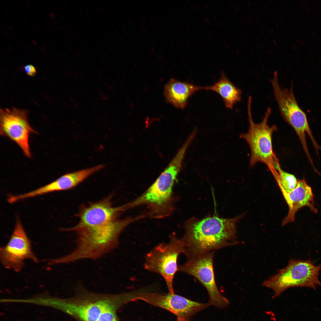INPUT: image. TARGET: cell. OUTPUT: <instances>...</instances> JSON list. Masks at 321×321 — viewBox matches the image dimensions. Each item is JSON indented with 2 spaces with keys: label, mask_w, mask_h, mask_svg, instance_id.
I'll use <instances>...</instances> for the list:
<instances>
[{
  "label": "cell",
  "mask_w": 321,
  "mask_h": 321,
  "mask_svg": "<svg viewBox=\"0 0 321 321\" xmlns=\"http://www.w3.org/2000/svg\"><path fill=\"white\" fill-rule=\"evenodd\" d=\"M242 216L231 219L214 216L191 221L186 226L182 238L185 244L183 253L189 259L237 243L234 241L235 224Z\"/></svg>",
  "instance_id": "cell-1"
},
{
  "label": "cell",
  "mask_w": 321,
  "mask_h": 321,
  "mask_svg": "<svg viewBox=\"0 0 321 321\" xmlns=\"http://www.w3.org/2000/svg\"><path fill=\"white\" fill-rule=\"evenodd\" d=\"M136 218L117 219L108 223L94 227L78 226L62 229L65 231L74 232L77 236V245L69 254L63 256L64 264L78 260L100 258L117 247L119 237L123 229Z\"/></svg>",
  "instance_id": "cell-2"
},
{
  "label": "cell",
  "mask_w": 321,
  "mask_h": 321,
  "mask_svg": "<svg viewBox=\"0 0 321 321\" xmlns=\"http://www.w3.org/2000/svg\"><path fill=\"white\" fill-rule=\"evenodd\" d=\"M129 298L128 293L98 294L82 287L68 301L66 312L79 321H119L117 310Z\"/></svg>",
  "instance_id": "cell-3"
},
{
  "label": "cell",
  "mask_w": 321,
  "mask_h": 321,
  "mask_svg": "<svg viewBox=\"0 0 321 321\" xmlns=\"http://www.w3.org/2000/svg\"><path fill=\"white\" fill-rule=\"evenodd\" d=\"M252 97L249 96L247 102V112L249 127L248 132L242 133L240 138L248 143L251 151L249 164L251 167L258 162L264 163L272 173L275 170L274 165L277 160L273 149L272 135L277 129L275 125L270 126L268 120L271 113L270 108L268 107L262 121L256 123L253 120L251 112Z\"/></svg>",
  "instance_id": "cell-4"
},
{
  "label": "cell",
  "mask_w": 321,
  "mask_h": 321,
  "mask_svg": "<svg viewBox=\"0 0 321 321\" xmlns=\"http://www.w3.org/2000/svg\"><path fill=\"white\" fill-rule=\"evenodd\" d=\"M321 264L315 265L310 260L291 259L287 265L278 273L265 281L262 285L274 292L273 298L279 296L287 289L296 287L316 289L321 286L318 276Z\"/></svg>",
  "instance_id": "cell-5"
},
{
  "label": "cell",
  "mask_w": 321,
  "mask_h": 321,
  "mask_svg": "<svg viewBox=\"0 0 321 321\" xmlns=\"http://www.w3.org/2000/svg\"><path fill=\"white\" fill-rule=\"evenodd\" d=\"M274 96L281 114L285 120L294 129L300 141L304 152L309 161L311 158L306 141V133L309 136L317 153L321 150L315 140L308 124L305 113L299 106L295 97L292 86L289 89L280 86L276 71L270 80Z\"/></svg>",
  "instance_id": "cell-6"
},
{
  "label": "cell",
  "mask_w": 321,
  "mask_h": 321,
  "mask_svg": "<svg viewBox=\"0 0 321 321\" xmlns=\"http://www.w3.org/2000/svg\"><path fill=\"white\" fill-rule=\"evenodd\" d=\"M186 151L180 149L167 167L140 196L127 204L128 208L147 205L155 211L166 207L171 200L172 188L182 167Z\"/></svg>",
  "instance_id": "cell-7"
},
{
  "label": "cell",
  "mask_w": 321,
  "mask_h": 321,
  "mask_svg": "<svg viewBox=\"0 0 321 321\" xmlns=\"http://www.w3.org/2000/svg\"><path fill=\"white\" fill-rule=\"evenodd\" d=\"M170 238L168 243L159 244L147 254L144 267L162 276L169 292L173 294V281L178 271L177 259L179 255L183 252L185 244L182 238L179 239L174 235Z\"/></svg>",
  "instance_id": "cell-8"
},
{
  "label": "cell",
  "mask_w": 321,
  "mask_h": 321,
  "mask_svg": "<svg viewBox=\"0 0 321 321\" xmlns=\"http://www.w3.org/2000/svg\"><path fill=\"white\" fill-rule=\"evenodd\" d=\"M214 252L210 251L189 258L185 263L179 266L178 271L192 275L204 286L209 296L208 304L221 308L229 302L218 290L216 284L213 265Z\"/></svg>",
  "instance_id": "cell-9"
},
{
  "label": "cell",
  "mask_w": 321,
  "mask_h": 321,
  "mask_svg": "<svg viewBox=\"0 0 321 321\" xmlns=\"http://www.w3.org/2000/svg\"><path fill=\"white\" fill-rule=\"evenodd\" d=\"M26 109L14 107L0 109V133L16 143L26 157L31 158L29 136L37 133L30 125Z\"/></svg>",
  "instance_id": "cell-10"
},
{
  "label": "cell",
  "mask_w": 321,
  "mask_h": 321,
  "mask_svg": "<svg viewBox=\"0 0 321 321\" xmlns=\"http://www.w3.org/2000/svg\"><path fill=\"white\" fill-rule=\"evenodd\" d=\"M0 259L5 268L18 272L23 268L26 260H30L35 262L38 261L32 251L30 241L18 216L9 241L4 246L0 248Z\"/></svg>",
  "instance_id": "cell-11"
},
{
  "label": "cell",
  "mask_w": 321,
  "mask_h": 321,
  "mask_svg": "<svg viewBox=\"0 0 321 321\" xmlns=\"http://www.w3.org/2000/svg\"><path fill=\"white\" fill-rule=\"evenodd\" d=\"M134 300L144 301L152 305L165 309L187 321L194 314L207 307L208 303L192 300L175 293L160 294L149 292L138 293Z\"/></svg>",
  "instance_id": "cell-12"
},
{
  "label": "cell",
  "mask_w": 321,
  "mask_h": 321,
  "mask_svg": "<svg viewBox=\"0 0 321 321\" xmlns=\"http://www.w3.org/2000/svg\"><path fill=\"white\" fill-rule=\"evenodd\" d=\"M112 195L97 202L81 205L76 216V225L93 227L106 224L118 218L121 213L127 209L126 204L114 207Z\"/></svg>",
  "instance_id": "cell-13"
},
{
  "label": "cell",
  "mask_w": 321,
  "mask_h": 321,
  "mask_svg": "<svg viewBox=\"0 0 321 321\" xmlns=\"http://www.w3.org/2000/svg\"><path fill=\"white\" fill-rule=\"evenodd\" d=\"M104 168V165L100 164L67 173L43 186L28 192L17 195L16 199L19 201L52 192L72 189Z\"/></svg>",
  "instance_id": "cell-14"
},
{
  "label": "cell",
  "mask_w": 321,
  "mask_h": 321,
  "mask_svg": "<svg viewBox=\"0 0 321 321\" xmlns=\"http://www.w3.org/2000/svg\"><path fill=\"white\" fill-rule=\"evenodd\" d=\"M280 188L289 209L287 215L282 221V226L294 221L296 213L304 206L308 207L312 211L317 213L312 189L304 179L298 181L296 188L290 192H287L282 188Z\"/></svg>",
  "instance_id": "cell-15"
},
{
  "label": "cell",
  "mask_w": 321,
  "mask_h": 321,
  "mask_svg": "<svg viewBox=\"0 0 321 321\" xmlns=\"http://www.w3.org/2000/svg\"><path fill=\"white\" fill-rule=\"evenodd\" d=\"M202 90L203 86L172 79L165 85L164 94L170 103L176 108L183 109L187 105L189 98L195 92Z\"/></svg>",
  "instance_id": "cell-16"
},
{
  "label": "cell",
  "mask_w": 321,
  "mask_h": 321,
  "mask_svg": "<svg viewBox=\"0 0 321 321\" xmlns=\"http://www.w3.org/2000/svg\"><path fill=\"white\" fill-rule=\"evenodd\" d=\"M203 90L218 94L222 98L226 108L232 109L241 99L242 91L227 78L223 72L219 80L213 84L203 86Z\"/></svg>",
  "instance_id": "cell-17"
},
{
  "label": "cell",
  "mask_w": 321,
  "mask_h": 321,
  "mask_svg": "<svg viewBox=\"0 0 321 321\" xmlns=\"http://www.w3.org/2000/svg\"><path fill=\"white\" fill-rule=\"evenodd\" d=\"M275 169L272 173L279 188H281L287 192L291 191L296 187L298 181L295 176L283 170L280 167L278 160L275 162Z\"/></svg>",
  "instance_id": "cell-18"
},
{
  "label": "cell",
  "mask_w": 321,
  "mask_h": 321,
  "mask_svg": "<svg viewBox=\"0 0 321 321\" xmlns=\"http://www.w3.org/2000/svg\"><path fill=\"white\" fill-rule=\"evenodd\" d=\"M23 69L25 73L30 76H34L37 73L36 68L33 65L31 64L26 65L24 66Z\"/></svg>",
  "instance_id": "cell-19"
},
{
  "label": "cell",
  "mask_w": 321,
  "mask_h": 321,
  "mask_svg": "<svg viewBox=\"0 0 321 321\" xmlns=\"http://www.w3.org/2000/svg\"><path fill=\"white\" fill-rule=\"evenodd\" d=\"M177 321H188L185 319L181 317H177Z\"/></svg>",
  "instance_id": "cell-20"
}]
</instances>
